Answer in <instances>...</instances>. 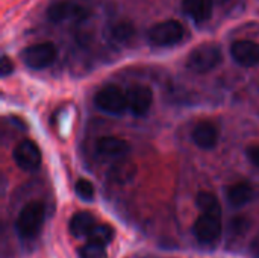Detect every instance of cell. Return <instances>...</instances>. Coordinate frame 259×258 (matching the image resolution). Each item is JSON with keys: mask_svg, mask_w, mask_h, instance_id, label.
<instances>
[{"mask_svg": "<svg viewBox=\"0 0 259 258\" xmlns=\"http://www.w3.org/2000/svg\"><path fill=\"white\" fill-rule=\"evenodd\" d=\"M223 61V50L215 43H203L187 56V67L194 73H208Z\"/></svg>", "mask_w": 259, "mask_h": 258, "instance_id": "cell-1", "label": "cell"}, {"mask_svg": "<svg viewBox=\"0 0 259 258\" xmlns=\"http://www.w3.org/2000/svg\"><path fill=\"white\" fill-rule=\"evenodd\" d=\"M44 216H46L44 204H41L38 201H32L27 205H24V208L20 211L17 222H15V230H17L18 236L21 239L35 237L42 227Z\"/></svg>", "mask_w": 259, "mask_h": 258, "instance_id": "cell-2", "label": "cell"}, {"mask_svg": "<svg viewBox=\"0 0 259 258\" xmlns=\"http://www.w3.org/2000/svg\"><path fill=\"white\" fill-rule=\"evenodd\" d=\"M185 36V27L178 20H165L153 24L147 32V40L156 47H170L181 43Z\"/></svg>", "mask_w": 259, "mask_h": 258, "instance_id": "cell-3", "label": "cell"}, {"mask_svg": "<svg viewBox=\"0 0 259 258\" xmlns=\"http://www.w3.org/2000/svg\"><path fill=\"white\" fill-rule=\"evenodd\" d=\"M56 56H58V50H56L55 44L50 41L27 46L21 52V58H23L24 64L35 70H41V68L52 65L55 62Z\"/></svg>", "mask_w": 259, "mask_h": 258, "instance_id": "cell-4", "label": "cell"}, {"mask_svg": "<svg viewBox=\"0 0 259 258\" xmlns=\"http://www.w3.org/2000/svg\"><path fill=\"white\" fill-rule=\"evenodd\" d=\"M194 236L203 246H212L222 236V214L202 213L194 222Z\"/></svg>", "mask_w": 259, "mask_h": 258, "instance_id": "cell-5", "label": "cell"}, {"mask_svg": "<svg viewBox=\"0 0 259 258\" xmlns=\"http://www.w3.org/2000/svg\"><path fill=\"white\" fill-rule=\"evenodd\" d=\"M96 105L108 114H123L127 109V96L117 85H105L94 97Z\"/></svg>", "mask_w": 259, "mask_h": 258, "instance_id": "cell-6", "label": "cell"}, {"mask_svg": "<svg viewBox=\"0 0 259 258\" xmlns=\"http://www.w3.org/2000/svg\"><path fill=\"white\" fill-rule=\"evenodd\" d=\"M90 12L85 6L70 2V0H59L52 3L47 8V18L53 23L61 21H82L88 18Z\"/></svg>", "mask_w": 259, "mask_h": 258, "instance_id": "cell-7", "label": "cell"}, {"mask_svg": "<svg viewBox=\"0 0 259 258\" xmlns=\"http://www.w3.org/2000/svg\"><path fill=\"white\" fill-rule=\"evenodd\" d=\"M14 161L24 172H33L41 166V151L32 140H21L14 149Z\"/></svg>", "mask_w": 259, "mask_h": 258, "instance_id": "cell-8", "label": "cell"}, {"mask_svg": "<svg viewBox=\"0 0 259 258\" xmlns=\"http://www.w3.org/2000/svg\"><path fill=\"white\" fill-rule=\"evenodd\" d=\"M126 96H127V109L137 117L146 116L153 103V91L149 85L137 84L126 91Z\"/></svg>", "mask_w": 259, "mask_h": 258, "instance_id": "cell-9", "label": "cell"}, {"mask_svg": "<svg viewBox=\"0 0 259 258\" xmlns=\"http://www.w3.org/2000/svg\"><path fill=\"white\" fill-rule=\"evenodd\" d=\"M231 56L243 67H255L259 64V44L252 40H238L231 46Z\"/></svg>", "mask_w": 259, "mask_h": 258, "instance_id": "cell-10", "label": "cell"}, {"mask_svg": "<svg viewBox=\"0 0 259 258\" xmlns=\"http://www.w3.org/2000/svg\"><path fill=\"white\" fill-rule=\"evenodd\" d=\"M96 149L100 155L109 157V158H120L131 152V144L127 140L121 137L106 135L100 137L96 143Z\"/></svg>", "mask_w": 259, "mask_h": 258, "instance_id": "cell-11", "label": "cell"}, {"mask_svg": "<svg viewBox=\"0 0 259 258\" xmlns=\"http://www.w3.org/2000/svg\"><path fill=\"white\" fill-rule=\"evenodd\" d=\"M184 12L196 23H203L211 18L214 0H182Z\"/></svg>", "mask_w": 259, "mask_h": 258, "instance_id": "cell-12", "label": "cell"}, {"mask_svg": "<svg viewBox=\"0 0 259 258\" xmlns=\"http://www.w3.org/2000/svg\"><path fill=\"white\" fill-rule=\"evenodd\" d=\"M193 141L200 149H212L219 143V131L209 122H200L193 129Z\"/></svg>", "mask_w": 259, "mask_h": 258, "instance_id": "cell-13", "label": "cell"}, {"mask_svg": "<svg viewBox=\"0 0 259 258\" xmlns=\"http://www.w3.org/2000/svg\"><path fill=\"white\" fill-rule=\"evenodd\" d=\"M96 227H97V222L94 216L88 211H80L74 214L70 220V233L77 239L88 237Z\"/></svg>", "mask_w": 259, "mask_h": 258, "instance_id": "cell-14", "label": "cell"}, {"mask_svg": "<svg viewBox=\"0 0 259 258\" xmlns=\"http://www.w3.org/2000/svg\"><path fill=\"white\" fill-rule=\"evenodd\" d=\"M253 187L247 182H235L228 187L226 198L232 207H243L253 199Z\"/></svg>", "mask_w": 259, "mask_h": 258, "instance_id": "cell-15", "label": "cell"}, {"mask_svg": "<svg viewBox=\"0 0 259 258\" xmlns=\"http://www.w3.org/2000/svg\"><path fill=\"white\" fill-rule=\"evenodd\" d=\"M134 176H135V164L129 160H120L111 169V178L118 184H124L131 181Z\"/></svg>", "mask_w": 259, "mask_h": 258, "instance_id": "cell-16", "label": "cell"}, {"mask_svg": "<svg viewBox=\"0 0 259 258\" xmlns=\"http://www.w3.org/2000/svg\"><path fill=\"white\" fill-rule=\"evenodd\" d=\"M197 207L202 210V213H209V214H222V207L214 193L209 192H200L196 198Z\"/></svg>", "mask_w": 259, "mask_h": 258, "instance_id": "cell-17", "label": "cell"}, {"mask_svg": "<svg viewBox=\"0 0 259 258\" xmlns=\"http://www.w3.org/2000/svg\"><path fill=\"white\" fill-rule=\"evenodd\" d=\"M111 35L118 43H129L135 35V27L131 21H118L112 26Z\"/></svg>", "mask_w": 259, "mask_h": 258, "instance_id": "cell-18", "label": "cell"}, {"mask_svg": "<svg viewBox=\"0 0 259 258\" xmlns=\"http://www.w3.org/2000/svg\"><path fill=\"white\" fill-rule=\"evenodd\" d=\"M112 239H114V228L111 225H97L88 236L90 242H96L103 246L111 243Z\"/></svg>", "mask_w": 259, "mask_h": 258, "instance_id": "cell-19", "label": "cell"}, {"mask_svg": "<svg viewBox=\"0 0 259 258\" xmlns=\"http://www.w3.org/2000/svg\"><path fill=\"white\" fill-rule=\"evenodd\" d=\"M79 257L80 258H108V252L103 245L90 242L79 249Z\"/></svg>", "mask_w": 259, "mask_h": 258, "instance_id": "cell-20", "label": "cell"}, {"mask_svg": "<svg viewBox=\"0 0 259 258\" xmlns=\"http://www.w3.org/2000/svg\"><path fill=\"white\" fill-rule=\"evenodd\" d=\"M76 195L83 201H93L94 198V186L88 179H77L74 184Z\"/></svg>", "mask_w": 259, "mask_h": 258, "instance_id": "cell-21", "label": "cell"}, {"mask_svg": "<svg viewBox=\"0 0 259 258\" xmlns=\"http://www.w3.org/2000/svg\"><path fill=\"white\" fill-rule=\"evenodd\" d=\"M12 70H14V64H12V61L5 55V56H2V67H0V73H2V76H8L9 73H12Z\"/></svg>", "mask_w": 259, "mask_h": 258, "instance_id": "cell-22", "label": "cell"}, {"mask_svg": "<svg viewBox=\"0 0 259 258\" xmlns=\"http://www.w3.org/2000/svg\"><path fill=\"white\" fill-rule=\"evenodd\" d=\"M246 154H247V158L250 160V163L259 169V146H250L246 151Z\"/></svg>", "mask_w": 259, "mask_h": 258, "instance_id": "cell-23", "label": "cell"}, {"mask_svg": "<svg viewBox=\"0 0 259 258\" xmlns=\"http://www.w3.org/2000/svg\"><path fill=\"white\" fill-rule=\"evenodd\" d=\"M220 3H225V2H228V0H219Z\"/></svg>", "mask_w": 259, "mask_h": 258, "instance_id": "cell-24", "label": "cell"}]
</instances>
